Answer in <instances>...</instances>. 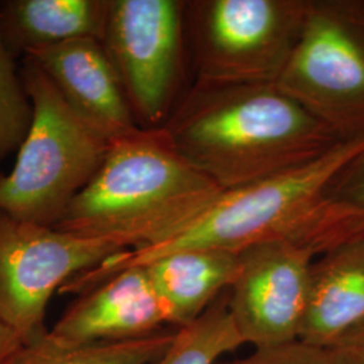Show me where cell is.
<instances>
[{
  "label": "cell",
  "instance_id": "obj_12",
  "mask_svg": "<svg viewBox=\"0 0 364 364\" xmlns=\"http://www.w3.org/2000/svg\"><path fill=\"white\" fill-rule=\"evenodd\" d=\"M364 326V236L313 260L308 306L299 340L331 348Z\"/></svg>",
  "mask_w": 364,
  "mask_h": 364
},
{
  "label": "cell",
  "instance_id": "obj_14",
  "mask_svg": "<svg viewBox=\"0 0 364 364\" xmlns=\"http://www.w3.org/2000/svg\"><path fill=\"white\" fill-rule=\"evenodd\" d=\"M105 0H10L0 3V31L14 58L77 39L103 42Z\"/></svg>",
  "mask_w": 364,
  "mask_h": 364
},
{
  "label": "cell",
  "instance_id": "obj_1",
  "mask_svg": "<svg viewBox=\"0 0 364 364\" xmlns=\"http://www.w3.org/2000/svg\"><path fill=\"white\" fill-rule=\"evenodd\" d=\"M223 192L301 168L343 142L277 84H196L162 126Z\"/></svg>",
  "mask_w": 364,
  "mask_h": 364
},
{
  "label": "cell",
  "instance_id": "obj_15",
  "mask_svg": "<svg viewBox=\"0 0 364 364\" xmlns=\"http://www.w3.org/2000/svg\"><path fill=\"white\" fill-rule=\"evenodd\" d=\"M176 328L144 338L85 346H63L48 333L23 344L11 364H150L169 348Z\"/></svg>",
  "mask_w": 364,
  "mask_h": 364
},
{
  "label": "cell",
  "instance_id": "obj_4",
  "mask_svg": "<svg viewBox=\"0 0 364 364\" xmlns=\"http://www.w3.org/2000/svg\"><path fill=\"white\" fill-rule=\"evenodd\" d=\"M33 117L13 170L0 174V209L54 227L103 164L111 141L75 111L38 66L21 72Z\"/></svg>",
  "mask_w": 364,
  "mask_h": 364
},
{
  "label": "cell",
  "instance_id": "obj_17",
  "mask_svg": "<svg viewBox=\"0 0 364 364\" xmlns=\"http://www.w3.org/2000/svg\"><path fill=\"white\" fill-rule=\"evenodd\" d=\"M31 117V102L0 31V162L19 149Z\"/></svg>",
  "mask_w": 364,
  "mask_h": 364
},
{
  "label": "cell",
  "instance_id": "obj_5",
  "mask_svg": "<svg viewBox=\"0 0 364 364\" xmlns=\"http://www.w3.org/2000/svg\"><path fill=\"white\" fill-rule=\"evenodd\" d=\"M277 85L340 141L364 138V1H309Z\"/></svg>",
  "mask_w": 364,
  "mask_h": 364
},
{
  "label": "cell",
  "instance_id": "obj_8",
  "mask_svg": "<svg viewBox=\"0 0 364 364\" xmlns=\"http://www.w3.org/2000/svg\"><path fill=\"white\" fill-rule=\"evenodd\" d=\"M181 3L111 0L103 45L142 129L168 117L181 63Z\"/></svg>",
  "mask_w": 364,
  "mask_h": 364
},
{
  "label": "cell",
  "instance_id": "obj_20",
  "mask_svg": "<svg viewBox=\"0 0 364 364\" xmlns=\"http://www.w3.org/2000/svg\"><path fill=\"white\" fill-rule=\"evenodd\" d=\"M326 351L333 364H364V326Z\"/></svg>",
  "mask_w": 364,
  "mask_h": 364
},
{
  "label": "cell",
  "instance_id": "obj_2",
  "mask_svg": "<svg viewBox=\"0 0 364 364\" xmlns=\"http://www.w3.org/2000/svg\"><path fill=\"white\" fill-rule=\"evenodd\" d=\"M364 150V138L343 141L316 161L272 178L223 192L197 219L168 240L127 250L82 274L84 289L181 250L240 251L267 240L289 239L316 257L336 246V221L326 192Z\"/></svg>",
  "mask_w": 364,
  "mask_h": 364
},
{
  "label": "cell",
  "instance_id": "obj_3",
  "mask_svg": "<svg viewBox=\"0 0 364 364\" xmlns=\"http://www.w3.org/2000/svg\"><path fill=\"white\" fill-rule=\"evenodd\" d=\"M223 193L159 129L112 139L103 164L54 228L108 237L127 250L151 247L180 232Z\"/></svg>",
  "mask_w": 364,
  "mask_h": 364
},
{
  "label": "cell",
  "instance_id": "obj_9",
  "mask_svg": "<svg viewBox=\"0 0 364 364\" xmlns=\"http://www.w3.org/2000/svg\"><path fill=\"white\" fill-rule=\"evenodd\" d=\"M237 257L228 308L245 344L263 348L299 340L317 258L312 248L275 239L246 248Z\"/></svg>",
  "mask_w": 364,
  "mask_h": 364
},
{
  "label": "cell",
  "instance_id": "obj_10",
  "mask_svg": "<svg viewBox=\"0 0 364 364\" xmlns=\"http://www.w3.org/2000/svg\"><path fill=\"white\" fill-rule=\"evenodd\" d=\"M171 328L144 267H129L84 291L48 336L63 346L144 338Z\"/></svg>",
  "mask_w": 364,
  "mask_h": 364
},
{
  "label": "cell",
  "instance_id": "obj_11",
  "mask_svg": "<svg viewBox=\"0 0 364 364\" xmlns=\"http://www.w3.org/2000/svg\"><path fill=\"white\" fill-rule=\"evenodd\" d=\"M25 60L38 66L70 107L109 139L141 129L102 41L77 39L28 53Z\"/></svg>",
  "mask_w": 364,
  "mask_h": 364
},
{
  "label": "cell",
  "instance_id": "obj_16",
  "mask_svg": "<svg viewBox=\"0 0 364 364\" xmlns=\"http://www.w3.org/2000/svg\"><path fill=\"white\" fill-rule=\"evenodd\" d=\"M243 346L228 299H218L192 324L176 328L169 348L150 364H218Z\"/></svg>",
  "mask_w": 364,
  "mask_h": 364
},
{
  "label": "cell",
  "instance_id": "obj_21",
  "mask_svg": "<svg viewBox=\"0 0 364 364\" xmlns=\"http://www.w3.org/2000/svg\"><path fill=\"white\" fill-rule=\"evenodd\" d=\"M23 340L0 318V364H11L16 353L23 347Z\"/></svg>",
  "mask_w": 364,
  "mask_h": 364
},
{
  "label": "cell",
  "instance_id": "obj_13",
  "mask_svg": "<svg viewBox=\"0 0 364 364\" xmlns=\"http://www.w3.org/2000/svg\"><path fill=\"white\" fill-rule=\"evenodd\" d=\"M237 264L235 252L195 248L170 252L139 267H144L169 314L170 326L182 328L207 312L231 287Z\"/></svg>",
  "mask_w": 364,
  "mask_h": 364
},
{
  "label": "cell",
  "instance_id": "obj_7",
  "mask_svg": "<svg viewBox=\"0 0 364 364\" xmlns=\"http://www.w3.org/2000/svg\"><path fill=\"white\" fill-rule=\"evenodd\" d=\"M124 251L114 239L70 234L0 209V318L25 344L45 336L55 290Z\"/></svg>",
  "mask_w": 364,
  "mask_h": 364
},
{
  "label": "cell",
  "instance_id": "obj_19",
  "mask_svg": "<svg viewBox=\"0 0 364 364\" xmlns=\"http://www.w3.org/2000/svg\"><path fill=\"white\" fill-rule=\"evenodd\" d=\"M218 364H333L326 348L314 347L301 340L285 344L254 348L246 356Z\"/></svg>",
  "mask_w": 364,
  "mask_h": 364
},
{
  "label": "cell",
  "instance_id": "obj_18",
  "mask_svg": "<svg viewBox=\"0 0 364 364\" xmlns=\"http://www.w3.org/2000/svg\"><path fill=\"white\" fill-rule=\"evenodd\" d=\"M326 197L341 212L350 239L364 236V150L335 178Z\"/></svg>",
  "mask_w": 364,
  "mask_h": 364
},
{
  "label": "cell",
  "instance_id": "obj_6",
  "mask_svg": "<svg viewBox=\"0 0 364 364\" xmlns=\"http://www.w3.org/2000/svg\"><path fill=\"white\" fill-rule=\"evenodd\" d=\"M308 0H207L191 6L197 82L277 84L297 43Z\"/></svg>",
  "mask_w": 364,
  "mask_h": 364
}]
</instances>
